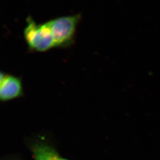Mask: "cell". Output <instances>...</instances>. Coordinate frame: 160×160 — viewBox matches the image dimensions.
I'll return each instance as SVG.
<instances>
[{"mask_svg":"<svg viewBox=\"0 0 160 160\" xmlns=\"http://www.w3.org/2000/svg\"><path fill=\"white\" fill-rule=\"evenodd\" d=\"M80 14L60 17L47 21L55 47H67L74 43Z\"/></svg>","mask_w":160,"mask_h":160,"instance_id":"obj_1","label":"cell"},{"mask_svg":"<svg viewBox=\"0 0 160 160\" xmlns=\"http://www.w3.org/2000/svg\"><path fill=\"white\" fill-rule=\"evenodd\" d=\"M26 21L23 36L31 50L42 52L55 47L52 32L46 22L38 24L30 16L27 18Z\"/></svg>","mask_w":160,"mask_h":160,"instance_id":"obj_2","label":"cell"},{"mask_svg":"<svg viewBox=\"0 0 160 160\" xmlns=\"http://www.w3.org/2000/svg\"><path fill=\"white\" fill-rule=\"evenodd\" d=\"M23 88L21 81L19 77L9 74H1L0 99L7 101L18 98L22 95Z\"/></svg>","mask_w":160,"mask_h":160,"instance_id":"obj_3","label":"cell"},{"mask_svg":"<svg viewBox=\"0 0 160 160\" xmlns=\"http://www.w3.org/2000/svg\"><path fill=\"white\" fill-rule=\"evenodd\" d=\"M54 160H67V159H64L63 157H61L60 156H59L57 158L54 159Z\"/></svg>","mask_w":160,"mask_h":160,"instance_id":"obj_4","label":"cell"}]
</instances>
